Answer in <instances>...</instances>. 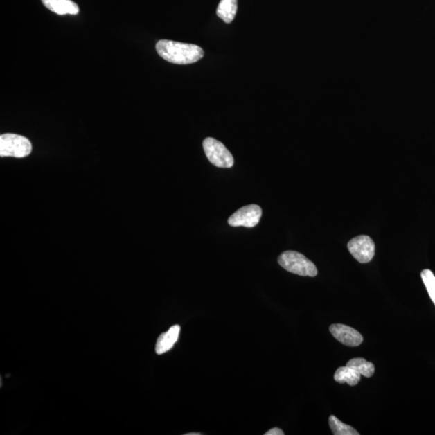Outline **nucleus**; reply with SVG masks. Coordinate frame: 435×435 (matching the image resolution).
<instances>
[{"instance_id":"nucleus-1","label":"nucleus","mask_w":435,"mask_h":435,"mask_svg":"<svg viewBox=\"0 0 435 435\" xmlns=\"http://www.w3.org/2000/svg\"><path fill=\"white\" fill-rule=\"evenodd\" d=\"M159 56L166 62L177 65L195 63L204 57V51L195 44L161 39L156 44Z\"/></svg>"},{"instance_id":"nucleus-2","label":"nucleus","mask_w":435,"mask_h":435,"mask_svg":"<svg viewBox=\"0 0 435 435\" xmlns=\"http://www.w3.org/2000/svg\"><path fill=\"white\" fill-rule=\"evenodd\" d=\"M278 263L290 273L303 276H316L318 269L312 261L295 251H286L278 257Z\"/></svg>"},{"instance_id":"nucleus-3","label":"nucleus","mask_w":435,"mask_h":435,"mask_svg":"<svg viewBox=\"0 0 435 435\" xmlns=\"http://www.w3.org/2000/svg\"><path fill=\"white\" fill-rule=\"evenodd\" d=\"M33 150L28 138L17 135L3 134L0 136V156L23 158L30 154Z\"/></svg>"},{"instance_id":"nucleus-4","label":"nucleus","mask_w":435,"mask_h":435,"mask_svg":"<svg viewBox=\"0 0 435 435\" xmlns=\"http://www.w3.org/2000/svg\"><path fill=\"white\" fill-rule=\"evenodd\" d=\"M206 156L212 165L219 168H231L234 165V157L222 143L214 138H206L204 141Z\"/></svg>"},{"instance_id":"nucleus-5","label":"nucleus","mask_w":435,"mask_h":435,"mask_svg":"<svg viewBox=\"0 0 435 435\" xmlns=\"http://www.w3.org/2000/svg\"><path fill=\"white\" fill-rule=\"evenodd\" d=\"M348 248L354 258L362 264L369 263L375 255V244L371 237L359 236L349 241Z\"/></svg>"},{"instance_id":"nucleus-6","label":"nucleus","mask_w":435,"mask_h":435,"mask_svg":"<svg viewBox=\"0 0 435 435\" xmlns=\"http://www.w3.org/2000/svg\"><path fill=\"white\" fill-rule=\"evenodd\" d=\"M262 210L259 206L253 204L242 207L229 219L231 227H254L259 224Z\"/></svg>"},{"instance_id":"nucleus-7","label":"nucleus","mask_w":435,"mask_h":435,"mask_svg":"<svg viewBox=\"0 0 435 435\" xmlns=\"http://www.w3.org/2000/svg\"><path fill=\"white\" fill-rule=\"evenodd\" d=\"M330 331L339 342L348 347H358L363 343L362 335L349 326L333 324L330 326Z\"/></svg>"},{"instance_id":"nucleus-8","label":"nucleus","mask_w":435,"mask_h":435,"mask_svg":"<svg viewBox=\"0 0 435 435\" xmlns=\"http://www.w3.org/2000/svg\"><path fill=\"white\" fill-rule=\"evenodd\" d=\"M181 328L179 325L171 326L167 332L163 333L157 339L156 344V353L158 355H162L174 347L179 338Z\"/></svg>"},{"instance_id":"nucleus-9","label":"nucleus","mask_w":435,"mask_h":435,"mask_svg":"<svg viewBox=\"0 0 435 435\" xmlns=\"http://www.w3.org/2000/svg\"><path fill=\"white\" fill-rule=\"evenodd\" d=\"M44 7L51 12L64 16V15H77L79 8L72 0H42Z\"/></svg>"},{"instance_id":"nucleus-10","label":"nucleus","mask_w":435,"mask_h":435,"mask_svg":"<svg viewBox=\"0 0 435 435\" xmlns=\"http://www.w3.org/2000/svg\"><path fill=\"white\" fill-rule=\"evenodd\" d=\"M238 0H221L217 8L216 14L226 24L233 21L237 13Z\"/></svg>"},{"instance_id":"nucleus-11","label":"nucleus","mask_w":435,"mask_h":435,"mask_svg":"<svg viewBox=\"0 0 435 435\" xmlns=\"http://www.w3.org/2000/svg\"><path fill=\"white\" fill-rule=\"evenodd\" d=\"M334 379L339 384L347 383L350 387H355L362 380V375L346 365L345 367H340L336 370Z\"/></svg>"},{"instance_id":"nucleus-12","label":"nucleus","mask_w":435,"mask_h":435,"mask_svg":"<svg viewBox=\"0 0 435 435\" xmlns=\"http://www.w3.org/2000/svg\"><path fill=\"white\" fill-rule=\"evenodd\" d=\"M348 367L353 369L365 378L373 377L375 373V367L373 363L367 362L364 358H354L347 363Z\"/></svg>"},{"instance_id":"nucleus-13","label":"nucleus","mask_w":435,"mask_h":435,"mask_svg":"<svg viewBox=\"0 0 435 435\" xmlns=\"http://www.w3.org/2000/svg\"><path fill=\"white\" fill-rule=\"evenodd\" d=\"M329 424L331 431L335 435H359V433L349 425L344 424L339 419L330 415Z\"/></svg>"},{"instance_id":"nucleus-14","label":"nucleus","mask_w":435,"mask_h":435,"mask_svg":"<svg viewBox=\"0 0 435 435\" xmlns=\"http://www.w3.org/2000/svg\"><path fill=\"white\" fill-rule=\"evenodd\" d=\"M423 283L427 290L429 298L435 305V276L432 271L429 269H424L421 274Z\"/></svg>"},{"instance_id":"nucleus-15","label":"nucleus","mask_w":435,"mask_h":435,"mask_svg":"<svg viewBox=\"0 0 435 435\" xmlns=\"http://www.w3.org/2000/svg\"><path fill=\"white\" fill-rule=\"evenodd\" d=\"M283 429H281L278 427H275L269 429L268 432H266L265 435H284Z\"/></svg>"},{"instance_id":"nucleus-16","label":"nucleus","mask_w":435,"mask_h":435,"mask_svg":"<svg viewBox=\"0 0 435 435\" xmlns=\"http://www.w3.org/2000/svg\"><path fill=\"white\" fill-rule=\"evenodd\" d=\"M202 434L200 433H189V434H186V435H201Z\"/></svg>"}]
</instances>
